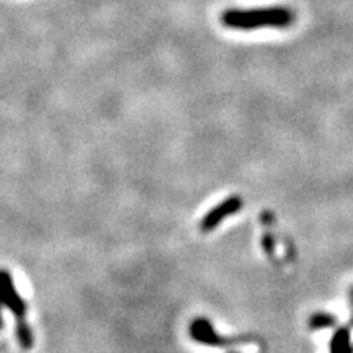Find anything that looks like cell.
<instances>
[{"instance_id": "1", "label": "cell", "mask_w": 353, "mask_h": 353, "mask_svg": "<svg viewBox=\"0 0 353 353\" xmlns=\"http://www.w3.org/2000/svg\"><path fill=\"white\" fill-rule=\"evenodd\" d=\"M293 19L290 10L281 7H259V8H229L221 15V23L229 30L252 32L259 28H281Z\"/></svg>"}, {"instance_id": "2", "label": "cell", "mask_w": 353, "mask_h": 353, "mask_svg": "<svg viewBox=\"0 0 353 353\" xmlns=\"http://www.w3.org/2000/svg\"><path fill=\"white\" fill-rule=\"evenodd\" d=\"M8 307L17 317V339L21 348L30 350L33 347V332L25 322L26 312H28V304L20 296L19 291L15 290L10 273L7 270H0V329H2V311Z\"/></svg>"}, {"instance_id": "3", "label": "cell", "mask_w": 353, "mask_h": 353, "mask_svg": "<svg viewBox=\"0 0 353 353\" xmlns=\"http://www.w3.org/2000/svg\"><path fill=\"white\" fill-rule=\"evenodd\" d=\"M242 208V200L239 196H231L228 200H224L223 203H219L214 210H211L208 214L205 216L201 221V231L203 232H210L213 231L223 223L224 219L229 218L231 214H236L237 211Z\"/></svg>"}, {"instance_id": "4", "label": "cell", "mask_w": 353, "mask_h": 353, "mask_svg": "<svg viewBox=\"0 0 353 353\" xmlns=\"http://www.w3.org/2000/svg\"><path fill=\"white\" fill-rule=\"evenodd\" d=\"M190 335H192L196 342L205 343V345L210 347H226L234 343V341H228V339L219 337V335L216 334L213 325H211V322L206 319H196L193 322L192 327H190Z\"/></svg>"}, {"instance_id": "5", "label": "cell", "mask_w": 353, "mask_h": 353, "mask_svg": "<svg viewBox=\"0 0 353 353\" xmlns=\"http://www.w3.org/2000/svg\"><path fill=\"white\" fill-rule=\"evenodd\" d=\"M330 353H353L352 337L348 329H339L330 341Z\"/></svg>"}, {"instance_id": "6", "label": "cell", "mask_w": 353, "mask_h": 353, "mask_svg": "<svg viewBox=\"0 0 353 353\" xmlns=\"http://www.w3.org/2000/svg\"><path fill=\"white\" fill-rule=\"evenodd\" d=\"M335 325V317L332 314H325V312H317L309 319V327L312 330L329 329Z\"/></svg>"}, {"instance_id": "7", "label": "cell", "mask_w": 353, "mask_h": 353, "mask_svg": "<svg viewBox=\"0 0 353 353\" xmlns=\"http://www.w3.org/2000/svg\"><path fill=\"white\" fill-rule=\"evenodd\" d=\"M262 244H263V247H265V250H267L268 254H273V239L270 236H265L263 237V241H262Z\"/></svg>"}]
</instances>
